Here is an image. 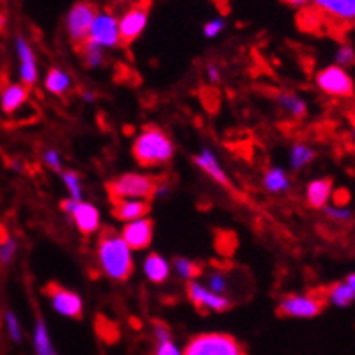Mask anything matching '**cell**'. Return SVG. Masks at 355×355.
<instances>
[{
	"label": "cell",
	"mask_w": 355,
	"mask_h": 355,
	"mask_svg": "<svg viewBox=\"0 0 355 355\" xmlns=\"http://www.w3.org/2000/svg\"><path fill=\"white\" fill-rule=\"evenodd\" d=\"M208 290H211L214 293L224 295L227 290V281L224 277V274L220 272H214V274L208 275Z\"/></svg>",
	"instance_id": "obj_35"
},
{
	"label": "cell",
	"mask_w": 355,
	"mask_h": 355,
	"mask_svg": "<svg viewBox=\"0 0 355 355\" xmlns=\"http://www.w3.org/2000/svg\"><path fill=\"white\" fill-rule=\"evenodd\" d=\"M18 252L17 239H12L11 234H4L0 239V266H9Z\"/></svg>",
	"instance_id": "obj_28"
},
{
	"label": "cell",
	"mask_w": 355,
	"mask_h": 355,
	"mask_svg": "<svg viewBox=\"0 0 355 355\" xmlns=\"http://www.w3.org/2000/svg\"><path fill=\"white\" fill-rule=\"evenodd\" d=\"M94 17H96V8L87 0H80L77 4H73V8L66 15V31H68L71 43L78 49L87 41L89 28L93 25Z\"/></svg>",
	"instance_id": "obj_6"
},
{
	"label": "cell",
	"mask_w": 355,
	"mask_h": 355,
	"mask_svg": "<svg viewBox=\"0 0 355 355\" xmlns=\"http://www.w3.org/2000/svg\"><path fill=\"white\" fill-rule=\"evenodd\" d=\"M206 73H208V77H210L211 82L220 80V69H218L215 64L208 66V68H206Z\"/></svg>",
	"instance_id": "obj_38"
},
{
	"label": "cell",
	"mask_w": 355,
	"mask_h": 355,
	"mask_svg": "<svg viewBox=\"0 0 355 355\" xmlns=\"http://www.w3.org/2000/svg\"><path fill=\"white\" fill-rule=\"evenodd\" d=\"M84 100L85 101H93L94 100V94L91 93V91H85V93H84Z\"/></svg>",
	"instance_id": "obj_41"
},
{
	"label": "cell",
	"mask_w": 355,
	"mask_h": 355,
	"mask_svg": "<svg viewBox=\"0 0 355 355\" xmlns=\"http://www.w3.org/2000/svg\"><path fill=\"white\" fill-rule=\"evenodd\" d=\"M117 4H126V2H130V0H116Z\"/></svg>",
	"instance_id": "obj_44"
},
{
	"label": "cell",
	"mask_w": 355,
	"mask_h": 355,
	"mask_svg": "<svg viewBox=\"0 0 355 355\" xmlns=\"http://www.w3.org/2000/svg\"><path fill=\"white\" fill-rule=\"evenodd\" d=\"M173 155V141L167 137L166 132H162L155 126L139 133V137L133 142V158L142 167H157L169 164Z\"/></svg>",
	"instance_id": "obj_2"
},
{
	"label": "cell",
	"mask_w": 355,
	"mask_h": 355,
	"mask_svg": "<svg viewBox=\"0 0 355 355\" xmlns=\"http://www.w3.org/2000/svg\"><path fill=\"white\" fill-rule=\"evenodd\" d=\"M277 101L279 105H281V109L286 110V112L290 114L291 117H295V119H300V117H304L307 114V103L302 98L297 96V94L281 93L277 96Z\"/></svg>",
	"instance_id": "obj_27"
},
{
	"label": "cell",
	"mask_w": 355,
	"mask_h": 355,
	"mask_svg": "<svg viewBox=\"0 0 355 355\" xmlns=\"http://www.w3.org/2000/svg\"><path fill=\"white\" fill-rule=\"evenodd\" d=\"M174 268H176L178 274L182 275L183 279H187V281H194V279L199 277V274L202 272L201 266H199L198 263L187 258L174 259Z\"/></svg>",
	"instance_id": "obj_31"
},
{
	"label": "cell",
	"mask_w": 355,
	"mask_h": 355,
	"mask_svg": "<svg viewBox=\"0 0 355 355\" xmlns=\"http://www.w3.org/2000/svg\"><path fill=\"white\" fill-rule=\"evenodd\" d=\"M144 274L146 277L150 279L151 283L160 284L164 283V281H167V277H169L171 266L166 258H162L157 252H151V254L144 259Z\"/></svg>",
	"instance_id": "obj_20"
},
{
	"label": "cell",
	"mask_w": 355,
	"mask_h": 355,
	"mask_svg": "<svg viewBox=\"0 0 355 355\" xmlns=\"http://www.w3.org/2000/svg\"><path fill=\"white\" fill-rule=\"evenodd\" d=\"M332 198V180L331 178H320L307 185L306 199L311 208H323L329 205Z\"/></svg>",
	"instance_id": "obj_18"
},
{
	"label": "cell",
	"mask_w": 355,
	"mask_h": 355,
	"mask_svg": "<svg viewBox=\"0 0 355 355\" xmlns=\"http://www.w3.org/2000/svg\"><path fill=\"white\" fill-rule=\"evenodd\" d=\"M325 300L336 307H348L355 302V293L348 286L347 281H341V283H334L327 288Z\"/></svg>",
	"instance_id": "obj_23"
},
{
	"label": "cell",
	"mask_w": 355,
	"mask_h": 355,
	"mask_svg": "<svg viewBox=\"0 0 355 355\" xmlns=\"http://www.w3.org/2000/svg\"><path fill=\"white\" fill-rule=\"evenodd\" d=\"M112 214L117 220H139V218H144L150 211V201L146 199H126V201H117L112 202Z\"/></svg>",
	"instance_id": "obj_16"
},
{
	"label": "cell",
	"mask_w": 355,
	"mask_h": 355,
	"mask_svg": "<svg viewBox=\"0 0 355 355\" xmlns=\"http://www.w3.org/2000/svg\"><path fill=\"white\" fill-rule=\"evenodd\" d=\"M334 61H336V64L341 66V68L355 64V49L354 46H352V44H341V46L338 49V52H336Z\"/></svg>",
	"instance_id": "obj_34"
},
{
	"label": "cell",
	"mask_w": 355,
	"mask_h": 355,
	"mask_svg": "<svg viewBox=\"0 0 355 355\" xmlns=\"http://www.w3.org/2000/svg\"><path fill=\"white\" fill-rule=\"evenodd\" d=\"M320 12L341 24H355V0H309Z\"/></svg>",
	"instance_id": "obj_14"
},
{
	"label": "cell",
	"mask_w": 355,
	"mask_h": 355,
	"mask_svg": "<svg viewBox=\"0 0 355 355\" xmlns=\"http://www.w3.org/2000/svg\"><path fill=\"white\" fill-rule=\"evenodd\" d=\"M121 239L125 240L130 250H142L153 240V220L151 218H139V220L126 222L123 227Z\"/></svg>",
	"instance_id": "obj_12"
},
{
	"label": "cell",
	"mask_w": 355,
	"mask_h": 355,
	"mask_svg": "<svg viewBox=\"0 0 355 355\" xmlns=\"http://www.w3.org/2000/svg\"><path fill=\"white\" fill-rule=\"evenodd\" d=\"M157 185L158 183L151 176L128 173L107 183V192H109L112 202L126 201V199H146V201H150L151 198H155Z\"/></svg>",
	"instance_id": "obj_4"
},
{
	"label": "cell",
	"mask_w": 355,
	"mask_h": 355,
	"mask_svg": "<svg viewBox=\"0 0 355 355\" xmlns=\"http://www.w3.org/2000/svg\"><path fill=\"white\" fill-rule=\"evenodd\" d=\"M33 343L36 355H59L55 348H53L49 327H46V323H44L43 318L36 320V325H34L33 332Z\"/></svg>",
	"instance_id": "obj_22"
},
{
	"label": "cell",
	"mask_w": 355,
	"mask_h": 355,
	"mask_svg": "<svg viewBox=\"0 0 355 355\" xmlns=\"http://www.w3.org/2000/svg\"><path fill=\"white\" fill-rule=\"evenodd\" d=\"M62 174V182L68 187L69 196L71 199H77V201H82V185H80V178H78L77 173L73 171H64Z\"/></svg>",
	"instance_id": "obj_32"
},
{
	"label": "cell",
	"mask_w": 355,
	"mask_h": 355,
	"mask_svg": "<svg viewBox=\"0 0 355 355\" xmlns=\"http://www.w3.org/2000/svg\"><path fill=\"white\" fill-rule=\"evenodd\" d=\"M325 302H327L325 297L316 293L286 295L279 302L277 313L279 316H286V318H315L323 311Z\"/></svg>",
	"instance_id": "obj_5"
},
{
	"label": "cell",
	"mask_w": 355,
	"mask_h": 355,
	"mask_svg": "<svg viewBox=\"0 0 355 355\" xmlns=\"http://www.w3.org/2000/svg\"><path fill=\"white\" fill-rule=\"evenodd\" d=\"M284 2H286L288 6H291V8H299V9L306 8V6L309 4V0H284Z\"/></svg>",
	"instance_id": "obj_39"
},
{
	"label": "cell",
	"mask_w": 355,
	"mask_h": 355,
	"mask_svg": "<svg viewBox=\"0 0 355 355\" xmlns=\"http://www.w3.org/2000/svg\"><path fill=\"white\" fill-rule=\"evenodd\" d=\"M155 341H157V348H155V355H183V352L174 345L173 334H171L169 327L166 323L157 322L155 323Z\"/></svg>",
	"instance_id": "obj_21"
},
{
	"label": "cell",
	"mask_w": 355,
	"mask_h": 355,
	"mask_svg": "<svg viewBox=\"0 0 355 355\" xmlns=\"http://www.w3.org/2000/svg\"><path fill=\"white\" fill-rule=\"evenodd\" d=\"M44 87L49 89L52 94H55V96H61V94L68 93V89L71 87V77L66 71H62V69L52 68L46 73Z\"/></svg>",
	"instance_id": "obj_24"
},
{
	"label": "cell",
	"mask_w": 355,
	"mask_h": 355,
	"mask_svg": "<svg viewBox=\"0 0 355 355\" xmlns=\"http://www.w3.org/2000/svg\"><path fill=\"white\" fill-rule=\"evenodd\" d=\"M71 218L75 220L77 227L80 230V233L91 234L98 230L100 226V214H98L96 206L89 205V202L77 201L75 208H73Z\"/></svg>",
	"instance_id": "obj_15"
},
{
	"label": "cell",
	"mask_w": 355,
	"mask_h": 355,
	"mask_svg": "<svg viewBox=\"0 0 355 355\" xmlns=\"http://www.w3.org/2000/svg\"><path fill=\"white\" fill-rule=\"evenodd\" d=\"M263 185L268 192H274V194H281V192H286L290 189V178H288L286 171L281 169V167H272L265 173L263 178Z\"/></svg>",
	"instance_id": "obj_25"
},
{
	"label": "cell",
	"mask_w": 355,
	"mask_h": 355,
	"mask_svg": "<svg viewBox=\"0 0 355 355\" xmlns=\"http://www.w3.org/2000/svg\"><path fill=\"white\" fill-rule=\"evenodd\" d=\"M347 284L352 288V291H354V293H355V272H354V274L348 275V277H347Z\"/></svg>",
	"instance_id": "obj_40"
},
{
	"label": "cell",
	"mask_w": 355,
	"mask_h": 355,
	"mask_svg": "<svg viewBox=\"0 0 355 355\" xmlns=\"http://www.w3.org/2000/svg\"><path fill=\"white\" fill-rule=\"evenodd\" d=\"M350 117H352V121H354V125H355V107H354V110L350 112Z\"/></svg>",
	"instance_id": "obj_43"
},
{
	"label": "cell",
	"mask_w": 355,
	"mask_h": 355,
	"mask_svg": "<svg viewBox=\"0 0 355 355\" xmlns=\"http://www.w3.org/2000/svg\"><path fill=\"white\" fill-rule=\"evenodd\" d=\"M316 85L323 93L334 98H350L354 96L355 85L352 77L345 68L338 64L327 66L316 73Z\"/></svg>",
	"instance_id": "obj_7"
},
{
	"label": "cell",
	"mask_w": 355,
	"mask_h": 355,
	"mask_svg": "<svg viewBox=\"0 0 355 355\" xmlns=\"http://www.w3.org/2000/svg\"><path fill=\"white\" fill-rule=\"evenodd\" d=\"M224 27H226V20L224 18H214V20L206 21L205 27H202V34L206 37H215L224 31Z\"/></svg>",
	"instance_id": "obj_36"
},
{
	"label": "cell",
	"mask_w": 355,
	"mask_h": 355,
	"mask_svg": "<svg viewBox=\"0 0 355 355\" xmlns=\"http://www.w3.org/2000/svg\"><path fill=\"white\" fill-rule=\"evenodd\" d=\"M196 166L199 167V169L205 171L208 176L211 178V180H215L217 183H220L222 187H230V180H227V174L224 173V169L220 167V164H218L217 157H215L214 153H211L208 148H205V150H201V153L196 155Z\"/></svg>",
	"instance_id": "obj_19"
},
{
	"label": "cell",
	"mask_w": 355,
	"mask_h": 355,
	"mask_svg": "<svg viewBox=\"0 0 355 355\" xmlns=\"http://www.w3.org/2000/svg\"><path fill=\"white\" fill-rule=\"evenodd\" d=\"M15 46H17L18 62H20V78L21 84L31 87L36 84L37 80V62L36 53H34L33 46L28 44V41L24 36H17L15 40Z\"/></svg>",
	"instance_id": "obj_13"
},
{
	"label": "cell",
	"mask_w": 355,
	"mask_h": 355,
	"mask_svg": "<svg viewBox=\"0 0 355 355\" xmlns=\"http://www.w3.org/2000/svg\"><path fill=\"white\" fill-rule=\"evenodd\" d=\"M87 41L98 44L101 49H114L119 46V18L110 11H96L93 25L89 28Z\"/></svg>",
	"instance_id": "obj_8"
},
{
	"label": "cell",
	"mask_w": 355,
	"mask_h": 355,
	"mask_svg": "<svg viewBox=\"0 0 355 355\" xmlns=\"http://www.w3.org/2000/svg\"><path fill=\"white\" fill-rule=\"evenodd\" d=\"M352 141L355 142V126H354V130H352Z\"/></svg>",
	"instance_id": "obj_45"
},
{
	"label": "cell",
	"mask_w": 355,
	"mask_h": 355,
	"mask_svg": "<svg viewBox=\"0 0 355 355\" xmlns=\"http://www.w3.org/2000/svg\"><path fill=\"white\" fill-rule=\"evenodd\" d=\"M98 263L107 277L114 281H126L133 272V259L130 247L121 234L107 227L98 239Z\"/></svg>",
	"instance_id": "obj_1"
},
{
	"label": "cell",
	"mask_w": 355,
	"mask_h": 355,
	"mask_svg": "<svg viewBox=\"0 0 355 355\" xmlns=\"http://www.w3.org/2000/svg\"><path fill=\"white\" fill-rule=\"evenodd\" d=\"M187 291H189V299L194 302V306L205 313H210V311L211 313H222V311H227L231 307V300L226 295L214 293L206 286L199 284L198 281H189Z\"/></svg>",
	"instance_id": "obj_11"
},
{
	"label": "cell",
	"mask_w": 355,
	"mask_h": 355,
	"mask_svg": "<svg viewBox=\"0 0 355 355\" xmlns=\"http://www.w3.org/2000/svg\"><path fill=\"white\" fill-rule=\"evenodd\" d=\"M4 24H6V17L4 15H0V28L4 27Z\"/></svg>",
	"instance_id": "obj_42"
},
{
	"label": "cell",
	"mask_w": 355,
	"mask_h": 355,
	"mask_svg": "<svg viewBox=\"0 0 355 355\" xmlns=\"http://www.w3.org/2000/svg\"><path fill=\"white\" fill-rule=\"evenodd\" d=\"M316 158V151L311 148L306 142H297V144L291 146L290 151V164L291 169L300 171L306 166H309L311 162Z\"/></svg>",
	"instance_id": "obj_26"
},
{
	"label": "cell",
	"mask_w": 355,
	"mask_h": 355,
	"mask_svg": "<svg viewBox=\"0 0 355 355\" xmlns=\"http://www.w3.org/2000/svg\"><path fill=\"white\" fill-rule=\"evenodd\" d=\"M28 98V87L24 84H9L0 93V107L6 114L17 112Z\"/></svg>",
	"instance_id": "obj_17"
},
{
	"label": "cell",
	"mask_w": 355,
	"mask_h": 355,
	"mask_svg": "<svg viewBox=\"0 0 355 355\" xmlns=\"http://www.w3.org/2000/svg\"><path fill=\"white\" fill-rule=\"evenodd\" d=\"M4 327H6V332H8L9 339H11L12 343H21L24 334H21L20 320H18V316L15 311H11V309L4 311Z\"/></svg>",
	"instance_id": "obj_29"
},
{
	"label": "cell",
	"mask_w": 355,
	"mask_h": 355,
	"mask_svg": "<svg viewBox=\"0 0 355 355\" xmlns=\"http://www.w3.org/2000/svg\"><path fill=\"white\" fill-rule=\"evenodd\" d=\"M82 57H84V62L89 68H98V66L103 62V49L98 46V44L91 43V41H85L80 46Z\"/></svg>",
	"instance_id": "obj_30"
},
{
	"label": "cell",
	"mask_w": 355,
	"mask_h": 355,
	"mask_svg": "<svg viewBox=\"0 0 355 355\" xmlns=\"http://www.w3.org/2000/svg\"><path fill=\"white\" fill-rule=\"evenodd\" d=\"M44 293L49 295L52 307L61 316H66V318H75V320L82 316V309H84V306H82L80 295H77L75 291L66 290V288L52 283L46 286V291H44Z\"/></svg>",
	"instance_id": "obj_10"
},
{
	"label": "cell",
	"mask_w": 355,
	"mask_h": 355,
	"mask_svg": "<svg viewBox=\"0 0 355 355\" xmlns=\"http://www.w3.org/2000/svg\"><path fill=\"white\" fill-rule=\"evenodd\" d=\"M43 160H44V164H46V166H49L52 171H55V173H62V160L55 150L44 151Z\"/></svg>",
	"instance_id": "obj_37"
},
{
	"label": "cell",
	"mask_w": 355,
	"mask_h": 355,
	"mask_svg": "<svg viewBox=\"0 0 355 355\" xmlns=\"http://www.w3.org/2000/svg\"><path fill=\"white\" fill-rule=\"evenodd\" d=\"M183 355H247L240 341L226 332H202L183 348Z\"/></svg>",
	"instance_id": "obj_3"
},
{
	"label": "cell",
	"mask_w": 355,
	"mask_h": 355,
	"mask_svg": "<svg viewBox=\"0 0 355 355\" xmlns=\"http://www.w3.org/2000/svg\"><path fill=\"white\" fill-rule=\"evenodd\" d=\"M323 214L327 215L329 218L336 222H348L352 218V210L350 208H345V206H336V205H327L322 208Z\"/></svg>",
	"instance_id": "obj_33"
},
{
	"label": "cell",
	"mask_w": 355,
	"mask_h": 355,
	"mask_svg": "<svg viewBox=\"0 0 355 355\" xmlns=\"http://www.w3.org/2000/svg\"><path fill=\"white\" fill-rule=\"evenodd\" d=\"M148 18H150V0H142L119 18V40L123 46H128L144 33Z\"/></svg>",
	"instance_id": "obj_9"
}]
</instances>
